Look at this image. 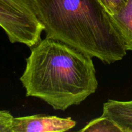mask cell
<instances>
[{"label": "cell", "instance_id": "1", "mask_svg": "<svg viewBox=\"0 0 132 132\" xmlns=\"http://www.w3.org/2000/svg\"><path fill=\"white\" fill-rule=\"evenodd\" d=\"M26 60L20 77L26 96L41 99L54 110L79 105L98 88L92 57L61 41L46 37Z\"/></svg>", "mask_w": 132, "mask_h": 132}, {"label": "cell", "instance_id": "2", "mask_svg": "<svg viewBox=\"0 0 132 132\" xmlns=\"http://www.w3.org/2000/svg\"><path fill=\"white\" fill-rule=\"evenodd\" d=\"M46 37L112 64L126 55L112 16L99 0H34Z\"/></svg>", "mask_w": 132, "mask_h": 132}, {"label": "cell", "instance_id": "3", "mask_svg": "<svg viewBox=\"0 0 132 132\" xmlns=\"http://www.w3.org/2000/svg\"><path fill=\"white\" fill-rule=\"evenodd\" d=\"M0 25L12 43L32 48L45 31L34 0H0Z\"/></svg>", "mask_w": 132, "mask_h": 132}, {"label": "cell", "instance_id": "4", "mask_svg": "<svg viewBox=\"0 0 132 132\" xmlns=\"http://www.w3.org/2000/svg\"><path fill=\"white\" fill-rule=\"evenodd\" d=\"M76 125L70 117L34 115L15 117L7 110L0 112V132H64Z\"/></svg>", "mask_w": 132, "mask_h": 132}, {"label": "cell", "instance_id": "5", "mask_svg": "<svg viewBox=\"0 0 132 132\" xmlns=\"http://www.w3.org/2000/svg\"><path fill=\"white\" fill-rule=\"evenodd\" d=\"M102 115L113 121L121 132H132V100L109 99L103 104Z\"/></svg>", "mask_w": 132, "mask_h": 132}, {"label": "cell", "instance_id": "6", "mask_svg": "<svg viewBox=\"0 0 132 132\" xmlns=\"http://www.w3.org/2000/svg\"><path fill=\"white\" fill-rule=\"evenodd\" d=\"M111 16L126 50L132 51V0H128L119 12Z\"/></svg>", "mask_w": 132, "mask_h": 132}, {"label": "cell", "instance_id": "7", "mask_svg": "<svg viewBox=\"0 0 132 132\" xmlns=\"http://www.w3.org/2000/svg\"><path fill=\"white\" fill-rule=\"evenodd\" d=\"M79 131L81 132H121L113 121L103 115L90 121Z\"/></svg>", "mask_w": 132, "mask_h": 132}, {"label": "cell", "instance_id": "8", "mask_svg": "<svg viewBox=\"0 0 132 132\" xmlns=\"http://www.w3.org/2000/svg\"><path fill=\"white\" fill-rule=\"evenodd\" d=\"M110 15L119 12L126 5L128 0H99Z\"/></svg>", "mask_w": 132, "mask_h": 132}]
</instances>
